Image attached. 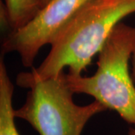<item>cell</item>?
I'll use <instances>...</instances> for the list:
<instances>
[{
  "label": "cell",
  "mask_w": 135,
  "mask_h": 135,
  "mask_svg": "<svg viewBox=\"0 0 135 135\" xmlns=\"http://www.w3.org/2000/svg\"><path fill=\"white\" fill-rule=\"evenodd\" d=\"M134 12L135 0L89 2L59 34L38 67L17 75V84L55 77L65 68L71 75H81L116 25Z\"/></svg>",
  "instance_id": "6da1fadb"
},
{
  "label": "cell",
  "mask_w": 135,
  "mask_h": 135,
  "mask_svg": "<svg viewBox=\"0 0 135 135\" xmlns=\"http://www.w3.org/2000/svg\"><path fill=\"white\" fill-rule=\"evenodd\" d=\"M134 50L135 27L120 22L98 53L95 73L90 77L65 73V80L74 94L93 97L135 127V85L129 70Z\"/></svg>",
  "instance_id": "7a4b0ae2"
},
{
  "label": "cell",
  "mask_w": 135,
  "mask_h": 135,
  "mask_svg": "<svg viewBox=\"0 0 135 135\" xmlns=\"http://www.w3.org/2000/svg\"><path fill=\"white\" fill-rule=\"evenodd\" d=\"M19 86L29 92L23 106L15 110V117L29 122L40 135H81L92 117L107 110L95 100L83 106L75 104L65 71Z\"/></svg>",
  "instance_id": "3957f363"
},
{
  "label": "cell",
  "mask_w": 135,
  "mask_h": 135,
  "mask_svg": "<svg viewBox=\"0 0 135 135\" xmlns=\"http://www.w3.org/2000/svg\"><path fill=\"white\" fill-rule=\"evenodd\" d=\"M92 0H50L23 28L9 32L2 44V53L16 52L23 65L32 67L40 50L51 44L83 8Z\"/></svg>",
  "instance_id": "277c9868"
},
{
  "label": "cell",
  "mask_w": 135,
  "mask_h": 135,
  "mask_svg": "<svg viewBox=\"0 0 135 135\" xmlns=\"http://www.w3.org/2000/svg\"><path fill=\"white\" fill-rule=\"evenodd\" d=\"M41 9L40 0H5L1 20L9 32L17 31L29 23Z\"/></svg>",
  "instance_id": "5b68a950"
},
{
  "label": "cell",
  "mask_w": 135,
  "mask_h": 135,
  "mask_svg": "<svg viewBox=\"0 0 135 135\" xmlns=\"http://www.w3.org/2000/svg\"><path fill=\"white\" fill-rule=\"evenodd\" d=\"M15 86L10 78L3 58L0 61V135H20L15 126L12 98Z\"/></svg>",
  "instance_id": "8992f818"
},
{
  "label": "cell",
  "mask_w": 135,
  "mask_h": 135,
  "mask_svg": "<svg viewBox=\"0 0 135 135\" xmlns=\"http://www.w3.org/2000/svg\"><path fill=\"white\" fill-rule=\"evenodd\" d=\"M131 65H132V76H133V78H135V50L132 55Z\"/></svg>",
  "instance_id": "52a82bcc"
},
{
  "label": "cell",
  "mask_w": 135,
  "mask_h": 135,
  "mask_svg": "<svg viewBox=\"0 0 135 135\" xmlns=\"http://www.w3.org/2000/svg\"><path fill=\"white\" fill-rule=\"evenodd\" d=\"M50 0H40L41 2V8H43L44 5H46Z\"/></svg>",
  "instance_id": "ba28073f"
},
{
  "label": "cell",
  "mask_w": 135,
  "mask_h": 135,
  "mask_svg": "<svg viewBox=\"0 0 135 135\" xmlns=\"http://www.w3.org/2000/svg\"><path fill=\"white\" fill-rule=\"evenodd\" d=\"M128 135H135V127L134 128H131L128 131Z\"/></svg>",
  "instance_id": "9c48e42d"
}]
</instances>
